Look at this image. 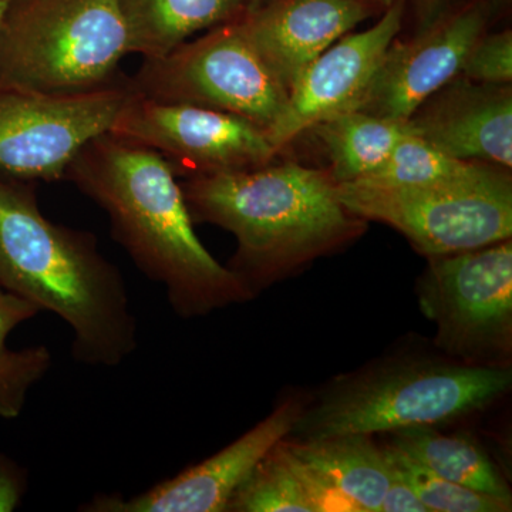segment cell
<instances>
[{"label": "cell", "instance_id": "cell-1", "mask_svg": "<svg viewBox=\"0 0 512 512\" xmlns=\"http://www.w3.org/2000/svg\"><path fill=\"white\" fill-rule=\"evenodd\" d=\"M177 178L156 151L107 131L77 153L64 180L106 212L113 238L181 318L254 298L201 244Z\"/></svg>", "mask_w": 512, "mask_h": 512}, {"label": "cell", "instance_id": "cell-2", "mask_svg": "<svg viewBox=\"0 0 512 512\" xmlns=\"http://www.w3.org/2000/svg\"><path fill=\"white\" fill-rule=\"evenodd\" d=\"M0 286L63 319L73 332L77 362L116 367L137 349L127 286L97 238L47 218L35 183L3 174Z\"/></svg>", "mask_w": 512, "mask_h": 512}, {"label": "cell", "instance_id": "cell-3", "mask_svg": "<svg viewBox=\"0 0 512 512\" xmlns=\"http://www.w3.org/2000/svg\"><path fill=\"white\" fill-rule=\"evenodd\" d=\"M192 221L238 242L229 266L252 295L293 266L338 247L360 221L336 197L328 173L286 163L197 175L181 183Z\"/></svg>", "mask_w": 512, "mask_h": 512}, {"label": "cell", "instance_id": "cell-4", "mask_svg": "<svg viewBox=\"0 0 512 512\" xmlns=\"http://www.w3.org/2000/svg\"><path fill=\"white\" fill-rule=\"evenodd\" d=\"M507 367L400 359L345 377L302 410L298 441L440 426L478 412L511 386Z\"/></svg>", "mask_w": 512, "mask_h": 512}, {"label": "cell", "instance_id": "cell-5", "mask_svg": "<svg viewBox=\"0 0 512 512\" xmlns=\"http://www.w3.org/2000/svg\"><path fill=\"white\" fill-rule=\"evenodd\" d=\"M131 55L120 0H12L0 25V86L76 96L119 83Z\"/></svg>", "mask_w": 512, "mask_h": 512}, {"label": "cell", "instance_id": "cell-6", "mask_svg": "<svg viewBox=\"0 0 512 512\" xmlns=\"http://www.w3.org/2000/svg\"><path fill=\"white\" fill-rule=\"evenodd\" d=\"M336 197L355 217L396 228L430 258L488 247L512 234L511 178L495 165L466 180L419 187L338 184Z\"/></svg>", "mask_w": 512, "mask_h": 512}, {"label": "cell", "instance_id": "cell-7", "mask_svg": "<svg viewBox=\"0 0 512 512\" xmlns=\"http://www.w3.org/2000/svg\"><path fill=\"white\" fill-rule=\"evenodd\" d=\"M128 83L148 99L234 114L266 136L284 113L289 96L238 20L187 40L163 57L144 59Z\"/></svg>", "mask_w": 512, "mask_h": 512}, {"label": "cell", "instance_id": "cell-8", "mask_svg": "<svg viewBox=\"0 0 512 512\" xmlns=\"http://www.w3.org/2000/svg\"><path fill=\"white\" fill-rule=\"evenodd\" d=\"M131 93L128 79L76 96L0 86V174L35 184L64 180L77 153L111 130Z\"/></svg>", "mask_w": 512, "mask_h": 512}, {"label": "cell", "instance_id": "cell-9", "mask_svg": "<svg viewBox=\"0 0 512 512\" xmlns=\"http://www.w3.org/2000/svg\"><path fill=\"white\" fill-rule=\"evenodd\" d=\"M421 309L437 326L436 343L454 356L507 353L512 330L510 239L433 256L420 279Z\"/></svg>", "mask_w": 512, "mask_h": 512}, {"label": "cell", "instance_id": "cell-10", "mask_svg": "<svg viewBox=\"0 0 512 512\" xmlns=\"http://www.w3.org/2000/svg\"><path fill=\"white\" fill-rule=\"evenodd\" d=\"M110 133L156 151L177 177L262 167L278 156L265 131L251 121L195 104L148 99L134 90Z\"/></svg>", "mask_w": 512, "mask_h": 512}, {"label": "cell", "instance_id": "cell-11", "mask_svg": "<svg viewBox=\"0 0 512 512\" xmlns=\"http://www.w3.org/2000/svg\"><path fill=\"white\" fill-rule=\"evenodd\" d=\"M403 18V0H392L375 26L340 37L309 64L269 130L276 154L320 121L357 110L384 53L402 30Z\"/></svg>", "mask_w": 512, "mask_h": 512}, {"label": "cell", "instance_id": "cell-12", "mask_svg": "<svg viewBox=\"0 0 512 512\" xmlns=\"http://www.w3.org/2000/svg\"><path fill=\"white\" fill-rule=\"evenodd\" d=\"M303 406L286 402L228 447L144 493L100 494L86 512H222L262 458L291 434Z\"/></svg>", "mask_w": 512, "mask_h": 512}, {"label": "cell", "instance_id": "cell-13", "mask_svg": "<svg viewBox=\"0 0 512 512\" xmlns=\"http://www.w3.org/2000/svg\"><path fill=\"white\" fill-rule=\"evenodd\" d=\"M484 29V9L468 6L413 39H394L357 110L383 119L409 120L424 101L460 76Z\"/></svg>", "mask_w": 512, "mask_h": 512}, {"label": "cell", "instance_id": "cell-14", "mask_svg": "<svg viewBox=\"0 0 512 512\" xmlns=\"http://www.w3.org/2000/svg\"><path fill=\"white\" fill-rule=\"evenodd\" d=\"M392 0H272L238 19L279 83L291 92L309 64Z\"/></svg>", "mask_w": 512, "mask_h": 512}, {"label": "cell", "instance_id": "cell-15", "mask_svg": "<svg viewBox=\"0 0 512 512\" xmlns=\"http://www.w3.org/2000/svg\"><path fill=\"white\" fill-rule=\"evenodd\" d=\"M407 131L457 160L512 167L511 84L456 77L414 111Z\"/></svg>", "mask_w": 512, "mask_h": 512}, {"label": "cell", "instance_id": "cell-16", "mask_svg": "<svg viewBox=\"0 0 512 512\" xmlns=\"http://www.w3.org/2000/svg\"><path fill=\"white\" fill-rule=\"evenodd\" d=\"M286 444L349 511L380 512L393 470L370 436L345 434Z\"/></svg>", "mask_w": 512, "mask_h": 512}, {"label": "cell", "instance_id": "cell-17", "mask_svg": "<svg viewBox=\"0 0 512 512\" xmlns=\"http://www.w3.org/2000/svg\"><path fill=\"white\" fill-rule=\"evenodd\" d=\"M130 33L131 55L157 59L197 33L235 22L247 0H120Z\"/></svg>", "mask_w": 512, "mask_h": 512}, {"label": "cell", "instance_id": "cell-18", "mask_svg": "<svg viewBox=\"0 0 512 512\" xmlns=\"http://www.w3.org/2000/svg\"><path fill=\"white\" fill-rule=\"evenodd\" d=\"M309 131H315L322 141L330 161L328 174L336 185L372 174L409 133L404 121L383 119L360 110L343 111Z\"/></svg>", "mask_w": 512, "mask_h": 512}, {"label": "cell", "instance_id": "cell-19", "mask_svg": "<svg viewBox=\"0 0 512 512\" xmlns=\"http://www.w3.org/2000/svg\"><path fill=\"white\" fill-rule=\"evenodd\" d=\"M392 446L451 483L511 504V491L487 454L463 436H446L436 427L393 431Z\"/></svg>", "mask_w": 512, "mask_h": 512}, {"label": "cell", "instance_id": "cell-20", "mask_svg": "<svg viewBox=\"0 0 512 512\" xmlns=\"http://www.w3.org/2000/svg\"><path fill=\"white\" fill-rule=\"evenodd\" d=\"M39 313L32 302L0 286V419H16L25 409L30 390L52 367L47 346L15 350L8 345L10 333Z\"/></svg>", "mask_w": 512, "mask_h": 512}, {"label": "cell", "instance_id": "cell-21", "mask_svg": "<svg viewBox=\"0 0 512 512\" xmlns=\"http://www.w3.org/2000/svg\"><path fill=\"white\" fill-rule=\"evenodd\" d=\"M235 512H318L285 440L255 467L228 505Z\"/></svg>", "mask_w": 512, "mask_h": 512}, {"label": "cell", "instance_id": "cell-22", "mask_svg": "<svg viewBox=\"0 0 512 512\" xmlns=\"http://www.w3.org/2000/svg\"><path fill=\"white\" fill-rule=\"evenodd\" d=\"M490 167L493 165L447 156L427 141L407 133L377 170L357 181L389 187H419L466 180Z\"/></svg>", "mask_w": 512, "mask_h": 512}, {"label": "cell", "instance_id": "cell-23", "mask_svg": "<svg viewBox=\"0 0 512 512\" xmlns=\"http://www.w3.org/2000/svg\"><path fill=\"white\" fill-rule=\"evenodd\" d=\"M390 467L404 483L416 493L429 511L440 512H504L511 510V504L497 500L487 494L477 493L444 480L429 468L421 466L399 448H383Z\"/></svg>", "mask_w": 512, "mask_h": 512}, {"label": "cell", "instance_id": "cell-24", "mask_svg": "<svg viewBox=\"0 0 512 512\" xmlns=\"http://www.w3.org/2000/svg\"><path fill=\"white\" fill-rule=\"evenodd\" d=\"M461 74L477 83L511 84L512 82V35L504 30L495 35L481 36L471 47Z\"/></svg>", "mask_w": 512, "mask_h": 512}, {"label": "cell", "instance_id": "cell-25", "mask_svg": "<svg viewBox=\"0 0 512 512\" xmlns=\"http://www.w3.org/2000/svg\"><path fill=\"white\" fill-rule=\"evenodd\" d=\"M28 490V474L0 453V512L15 511Z\"/></svg>", "mask_w": 512, "mask_h": 512}, {"label": "cell", "instance_id": "cell-26", "mask_svg": "<svg viewBox=\"0 0 512 512\" xmlns=\"http://www.w3.org/2000/svg\"><path fill=\"white\" fill-rule=\"evenodd\" d=\"M380 511L383 512H430L416 493L393 471V478L384 494Z\"/></svg>", "mask_w": 512, "mask_h": 512}, {"label": "cell", "instance_id": "cell-27", "mask_svg": "<svg viewBox=\"0 0 512 512\" xmlns=\"http://www.w3.org/2000/svg\"><path fill=\"white\" fill-rule=\"evenodd\" d=\"M10 2H12V0H0V25H2V20L5 18V13L9 8Z\"/></svg>", "mask_w": 512, "mask_h": 512}, {"label": "cell", "instance_id": "cell-28", "mask_svg": "<svg viewBox=\"0 0 512 512\" xmlns=\"http://www.w3.org/2000/svg\"><path fill=\"white\" fill-rule=\"evenodd\" d=\"M272 2V0H247L248 9L258 8V6L265 5V3Z\"/></svg>", "mask_w": 512, "mask_h": 512}]
</instances>
